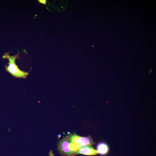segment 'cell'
<instances>
[{"label":"cell","instance_id":"5","mask_svg":"<svg viewBox=\"0 0 156 156\" xmlns=\"http://www.w3.org/2000/svg\"><path fill=\"white\" fill-rule=\"evenodd\" d=\"M97 151L98 154L102 155L106 154L109 151V148L107 144L103 142L99 143L97 146Z\"/></svg>","mask_w":156,"mask_h":156},{"label":"cell","instance_id":"2","mask_svg":"<svg viewBox=\"0 0 156 156\" xmlns=\"http://www.w3.org/2000/svg\"><path fill=\"white\" fill-rule=\"evenodd\" d=\"M69 141L67 137L60 140L57 144V149L62 156H74L71 151L69 147Z\"/></svg>","mask_w":156,"mask_h":156},{"label":"cell","instance_id":"9","mask_svg":"<svg viewBox=\"0 0 156 156\" xmlns=\"http://www.w3.org/2000/svg\"><path fill=\"white\" fill-rule=\"evenodd\" d=\"M49 156H55V154H53L52 150H51L49 153Z\"/></svg>","mask_w":156,"mask_h":156},{"label":"cell","instance_id":"1","mask_svg":"<svg viewBox=\"0 0 156 156\" xmlns=\"http://www.w3.org/2000/svg\"><path fill=\"white\" fill-rule=\"evenodd\" d=\"M9 53H5L2 57V58L7 59L9 61L8 66H5L6 70L15 78H26L29 73L20 69L15 63L16 59L19 58V52L14 56L9 55Z\"/></svg>","mask_w":156,"mask_h":156},{"label":"cell","instance_id":"8","mask_svg":"<svg viewBox=\"0 0 156 156\" xmlns=\"http://www.w3.org/2000/svg\"><path fill=\"white\" fill-rule=\"evenodd\" d=\"M46 0H39V2L41 4H46Z\"/></svg>","mask_w":156,"mask_h":156},{"label":"cell","instance_id":"3","mask_svg":"<svg viewBox=\"0 0 156 156\" xmlns=\"http://www.w3.org/2000/svg\"><path fill=\"white\" fill-rule=\"evenodd\" d=\"M98 154L97 150L91 146L82 147L77 153V154H81L87 155H95Z\"/></svg>","mask_w":156,"mask_h":156},{"label":"cell","instance_id":"4","mask_svg":"<svg viewBox=\"0 0 156 156\" xmlns=\"http://www.w3.org/2000/svg\"><path fill=\"white\" fill-rule=\"evenodd\" d=\"M80 145L82 147L92 146L95 144L93 139L90 136L87 137H81L79 140Z\"/></svg>","mask_w":156,"mask_h":156},{"label":"cell","instance_id":"6","mask_svg":"<svg viewBox=\"0 0 156 156\" xmlns=\"http://www.w3.org/2000/svg\"><path fill=\"white\" fill-rule=\"evenodd\" d=\"M81 137V136L74 134L69 135L67 136L66 137L70 142L80 146L79 143V140Z\"/></svg>","mask_w":156,"mask_h":156},{"label":"cell","instance_id":"7","mask_svg":"<svg viewBox=\"0 0 156 156\" xmlns=\"http://www.w3.org/2000/svg\"><path fill=\"white\" fill-rule=\"evenodd\" d=\"M69 147L71 151L74 156L77 155V152L82 148L81 146L77 145V144L71 143L70 142Z\"/></svg>","mask_w":156,"mask_h":156}]
</instances>
